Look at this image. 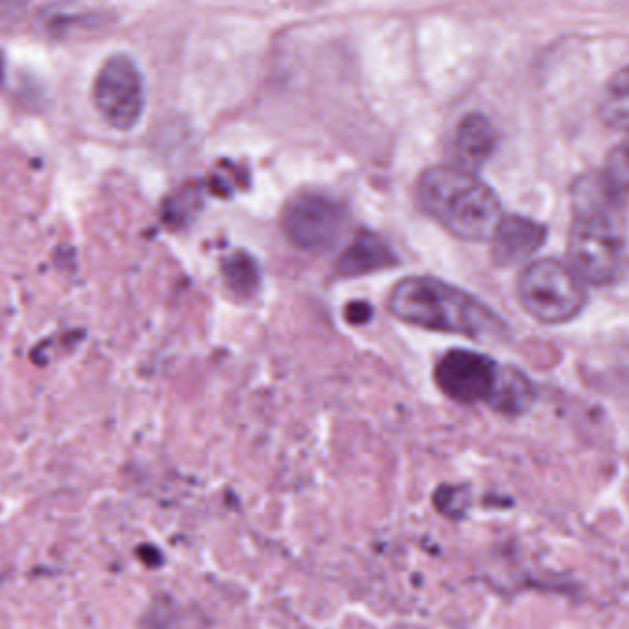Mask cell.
Listing matches in <instances>:
<instances>
[{
	"mask_svg": "<svg viewBox=\"0 0 629 629\" xmlns=\"http://www.w3.org/2000/svg\"><path fill=\"white\" fill-rule=\"evenodd\" d=\"M626 203L611 196L600 171L586 174L572 186V222L567 264L583 284L611 286L625 265Z\"/></svg>",
	"mask_w": 629,
	"mask_h": 629,
	"instance_id": "1",
	"label": "cell"
},
{
	"mask_svg": "<svg viewBox=\"0 0 629 629\" xmlns=\"http://www.w3.org/2000/svg\"><path fill=\"white\" fill-rule=\"evenodd\" d=\"M386 306L403 323L462 337L504 338L508 324L481 298L433 276H407L392 287Z\"/></svg>",
	"mask_w": 629,
	"mask_h": 629,
	"instance_id": "2",
	"label": "cell"
},
{
	"mask_svg": "<svg viewBox=\"0 0 629 629\" xmlns=\"http://www.w3.org/2000/svg\"><path fill=\"white\" fill-rule=\"evenodd\" d=\"M416 202L440 227L464 242H484L503 219L498 194L462 166H433L420 175Z\"/></svg>",
	"mask_w": 629,
	"mask_h": 629,
	"instance_id": "3",
	"label": "cell"
},
{
	"mask_svg": "<svg viewBox=\"0 0 629 629\" xmlns=\"http://www.w3.org/2000/svg\"><path fill=\"white\" fill-rule=\"evenodd\" d=\"M515 292L524 312L549 326L571 323L588 302L582 278L556 258L530 262L519 275Z\"/></svg>",
	"mask_w": 629,
	"mask_h": 629,
	"instance_id": "4",
	"label": "cell"
},
{
	"mask_svg": "<svg viewBox=\"0 0 629 629\" xmlns=\"http://www.w3.org/2000/svg\"><path fill=\"white\" fill-rule=\"evenodd\" d=\"M92 100L101 118L118 131L137 126L146 106L144 80L129 56L117 53L101 65L92 87Z\"/></svg>",
	"mask_w": 629,
	"mask_h": 629,
	"instance_id": "5",
	"label": "cell"
},
{
	"mask_svg": "<svg viewBox=\"0 0 629 629\" xmlns=\"http://www.w3.org/2000/svg\"><path fill=\"white\" fill-rule=\"evenodd\" d=\"M346 212L334 197L318 191H304L287 203L282 214V228L296 249L323 253L343 234Z\"/></svg>",
	"mask_w": 629,
	"mask_h": 629,
	"instance_id": "6",
	"label": "cell"
},
{
	"mask_svg": "<svg viewBox=\"0 0 629 629\" xmlns=\"http://www.w3.org/2000/svg\"><path fill=\"white\" fill-rule=\"evenodd\" d=\"M501 365L473 350L455 348L434 366V383L445 396L462 405L490 402Z\"/></svg>",
	"mask_w": 629,
	"mask_h": 629,
	"instance_id": "7",
	"label": "cell"
},
{
	"mask_svg": "<svg viewBox=\"0 0 629 629\" xmlns=\"http://www.w3.org/2000/svg\"><path fill=\"white\" fill-rule=\"evenodd\" d=\"M547 239V227L530 217L503 216L493 230L492 258L499 267H512L538 253Z\"/></svg>",
	"mask_w": 629,
	"mask_h": 629,
	"instance_id": "8",
	"label": "cell"
},
{
	"mask_svg": "<svg viewBox=\"0 0 629 629\" xmlns=\"http://www.w3.org/2000/svg\"><path fill=\"white\" fill-rule=\"evenodd\" d=\"M111 17L104 10L76 2H56L39 11L38 27L56 39H72L109 27Z\"/></svg>",
	"mask_w": 629,
	"mask_h": 629,
	"instance_id": "9",
	"label": "cell"
},
{
	"mask_svg": "<svg viewBox=\"0 0 629 629\" xmlns=\"http://www.w3.org/2000/svg\"><path fill=\"white\" fill-rule=\"evenodd\" d=\"M396 264V254L392 253L385 239H381L377 234L363 230L341 254V258L335 264V273L344 278H352V276L371 275Z\"/></svg>",
	"mask_w": 629,
	"mask_h": 629,
	"instance_id": "10",
	"label": "cell"
},
{
	"mask_svg": "<svg viewBox=\"0 0 629 629\" xmlns=\"http://www.w3.org/2000/svg\"><path fill=\"white\" fill-rule=\"evenodd\" d=\"M498 144V132L492 122L484 115L471 112L464 117L455 135L456 159L462 168L475 171L481 168L490 157Z\"/></svg>",
	"mask_w": 629,
	"mask_h": 629,
	"instance_id": "11",
	"label": "cell"
},
{
	"mask_svg": "<svg viewBox=\"0 0 629 629\" xmlns=\"http://www.w3.org/2000/svg\"><path fill=\"white\" fill-rule=\"evenodd\" d=\"M534 402V383L518 368L501 366L498 385L488 405L504 416H519L527 413Z\"/></svg>",
	"mask_w": 629,
	"mask_h": 629,
	"instance_id": "12",
	"label": "cell"
},
{
	"mask_svg": "<svg viewBox=\"0 0 629 629\" xmlns=\"http://www.w3.org/2000/svg\"><path fill=\"white\" fill-rule=\"evenodd\" d=\"M223 275L227 278L228 286L236 289L239 295L253 293L258 286L256 264L244 253L230 254L223 265Z\"/></svg>",
	"mask_w": 629,
	"mask_h": 629,
	"instance_id": "13",
	"label": "cell"
},
{
	"mask_svg": "<svg viewBox=\"0 0 629 629\" xmlns=\"http://www.w3.org/2000/svg\"><path fill=\"white\" fill-rule=\"evenodd\" d=\"M602 171L617 190L629 194V132L625 142L609 154Z\"/></svg>",
	"mask_w": 629,
	"mask_h": 629,
	"instance_id": "14",
	"label": "cell"
},
{
	"mask_svg": "<svg viewBox=\"0 0 629 629\" xmlns=\"http://www.w3.org/2000/svg\"><path fill=\"white\" fill-rule=\"evenodd\" d=\"M600 120L617 131H629V95L609 92L600 106Z\"/></svg>",
	"mask_w": 629,
	"mask_h": 629,
	"instance_id": "15",
	"label": "cell"
},
{
	"mask_svg": "<svg viewBox=\"0 0 629 629\" xmlns=\"http://www.w3.org/2000/svg\"><path fill=\"white\" fill-rule=\"evenodd\" d=\"M30 0H0V24L10 27L21 21L28 11Z\"/></svg>",
	"mask_w": 629,
	"mask_h": 629,
	"instance_id": "16",
	"label": "cell"
},
{
	"mask_svg": "<svg viewBox=\"0 0 629 629\" xmlns=\"http://www.w3.org/2000/svg\"><path fill=\"white\" fill-rule=\"evenodd\" d=\"M371 306L365 304V302H354V304H350L348 309H346V318H348L352 324H365L366 321H371Z\"/></svg>",
	"mask_w": 629,
	"mask_h": 629,
	"instance_id": "17",
	"label": "cell"
},
{
	"mask_svg": "<svg viewBox=\"0 0 629 629\" xmlns=\"http://www.w3.org/2000/svg\"><path fill=\"white\" fill-rule=\"evenodd\" d=\"M609 92L629 95V67L619 70V72L611 78V81H609Z\"/></svg>",
	"mask_w": 629,
	"mask_h": 629,
	"instance_id": "18",
	"label": "cell"
},
{
	"mask_svg": "<svg viewBox=\"0 0 629 629\" xmlns=\"http://www.w3.org/2000/svg\"><path fill=\"white\" fill-rule=\"evenodd\" d=\"M4 80V59H2V53H0V83Z\"/></svg>",
	"mask_w": 629,
	"mask_h": 629,
	"instance_id": "19",
	"label": "cell"
}]
</instances>
